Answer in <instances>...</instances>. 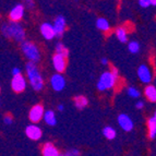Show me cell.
<instances>
[{
  "label": "cell",
  "mask_w": 156,
  "mask_h": 156,
  "mask_svg": "<svg viewBox=\"0 0 156 156\" xmlns=\"http://www.w3.org/2000/svg\"><path fill=\"white\" fill-rule=\"evenodd\" d=\"M3 122H5V125H7V126H10V125H12V122H13V117L11 116L10 114H7L3 117Z\"/></svg>",
  "instance_id": "28"
},
{
  "label": "cell",
  "mask_w": 156,
  "mask_h": 156,
  "mask_svg": "<svg viewBox=\"0 0 156 156\" xmlns=\"http://www.w3.org/2000/svg\"><path fill=\"white\" fill-rule=\"evenodd\" d=\"M81 152L79 151L78 148H72V150H68V151L60 153L59 156H80Z\"/></svg>",
  "instance_id": "26"
},
{
  "label": "cell",
  "mask_w": 156,
  "mask_h": 156,
  "mask_svg": "<svg viewBox=\"0 0 156 156\" xmlns=\"http://www.w3.org/2000/svg\"><path fill=\"white\" fill-rule=\"evenodd\" d=\"M103 135L105 136V139L112 141L117 136V131L115 130L112 127H110V126H107V127H105L103 129Z\"/></svg>",
  "instance_id": "23"
},
{
  "label": "cell",
  "mask_w": 156,
  "mask_h": 156,
  "mask_svg": "<svg viewBox=\"0 0 156 156\" xmlns=\"http://www.w3.org/2000/svg\"><path fill=\"white\" fill-rule=\"evenodd\" d=\"M25 72H26V78L29 80V83L32 89L35 92L43 91L45 86V80L38 66L36 63L29 62L27 61L25 63Z\"/></svg>",
  "instance_id": "2"
},
{
  "label": "cell",
  "mask_w": 156,
  "mask_h": 156,
  "mask_svg": "<svg viewBox=\"0 0 156 156\" xmlns=\"http://www.w3.org/2000/svg\"><path fill=\"white\" fill-rule=\"evenodd\" d=\"M147 136L150 140H155L156 138V114L147 118Z\"/></svg>",
  "instance_id": "15"
},
{
  "label": "cell",
  "mask_w": 156,
  "mask_h": 156,
  "mask_svg": "<svg viewBox=\"0 0 156 156\" xmlns=\"http://www.w3.org/2000/svg\"><path fill=\"white\" fill-rule=\"evenodd\" d=\"M57 110L58 112H63V110H65V106H63L62 104H59L57 106Z\"/></svg>",
  "instance_id": "33"
},
{
  "label": "cell",
  "mask_w": 156,
  "mask_h": 156,
  "mask_svg": "<svg viewBox=\"0 0 156 156\" xmlns=\"http://www.w3.org/2000/svg\"><path fill=\"white\" fill-rule=\"evenodd\" d=\"M25 14V7L23 3H16L8 14L10 22H21Z\"/></svg>",
  "instance_id": "8"
},
{
  "label": "cell",
  "mask_w": 156,
  "mask_h": 156,
  "mask_svg": "<svg viewBox=\"0 0 156 156\" xmlns=\"http://www.w3.org/2000/svg\"><path fill=\"white\" fill-rule=\"evenodd\" d=\"M101 66H108L109 65V60L107 59L106 57H103L101 60Z\"/></svg>",
  "instance_id": "32"
},
{
  "label": "cell",
  "mask_w": 156,
  "mask_h": 156,
  "mask_svg": "<svg viewBox=\"0 0 156 156\" xmlns=\"http://www.w3.org/2000/svg\"><path fill=\"white\" fill-rule=\"evenodd\" d=\"M51 62L56 73H61L62 74L66 71V69H67V63H68L67 58L62 57V56L55 54L51 58Z\"/></svg>",
  "instance_id": "13"
},
{
  "label": "cell",
  "mask_w": 156,
  "mask_h": 156,
  "mask_svg": "<svg viewBox=\"0 0 156 156\" xmlns=\"http://www.w3.org/2000/svg\"><path fill=\"white\" fill-rule=\"evenodd\" d=\"M60 151L58 147L51 142H46L42 147L43 156H59Z\"/></svg>",
  "instance_id": "16"
},
{
  "label": "cell",
  "mask_w": 156,
  "mask_h": 156,
  "mask_svg": "<svg viewBox=\"0 0 156 156\" xmlns=\"http://www.w3.org/2000/svg\"><path fill=\"white\" fill-rule=\"evenodd\" d=\"M22 2L24 5L25 8H29V9H34L35 8V2H34V0H21Z\"/></svg>",
  "instance_id": "27"
},
{
  "label": "cell",
  "mask_w": 156,
  "mask_h": 156,
  "mask_svg": "<svg viewBox=\"0 0 156 156\" xmlns=\"http://www.w3.org/2000/svg\"><path fill=\"white\" fill-rule=\"evenodd\" d=\"M0 92H1V87H0Z\"/></svg>",
  "instance_id": "35"
},
{
  "label": "cell",
  "mask_w": 156,
  "mask_h": 156,
  "mask_svg": "<svg viewBox=\"0 0 156 156\" xmlns=\"http://www.w3.org/2000/svg\"><path fill=\"white\" fill-rule=\"evenodd\" d=\"M117 122L119 125V127L122 129L126 132H130L133 130L134 128V122L133 120L131 119V117L127 114H120L118 115L117 117Z\"/></svg>",
  "instance_id": "12"
},
{
  "label": "cell",
  "mask_w": 156,
  "mask_h": 156,
  "mask_svg": "<svg viewBox=\"0 0 156 156\" xmlns=\"http://www.w3.org/2000/svg\"><path fill=\"white\" fill-rule=\"evenodd\" d=\"M0 18H1V16H0Z\"/></svg>",
  "instance_id": "36"
},
{
  "label": "cell",
  "mask_w": 156,
  "mask_h": 156,
  "mask_svg": "<svg viewBox=\"0 0 156 156\" xmlns=\"http://www.w3.org/2000/svg\"><path fill=\"white\" fill-rule=\"evenodd\" d=\"M128 34H129L128 33V30L126 29L125 26H119L115 31V35H116L117 39L120 43H122V44L128 43Z\"/></svg>",
  "instance_id": "21"
},
{
  "label": "cell",
  "mask_w": 156,
  "mask_h": 156,
  "mask_svg": "<svg viewBox=\"0 0 156 156\" xmlns=\"http://www.w3.org/2000/svg\"><path fill=\"white\" fill-rule=\"evenodd\" d=\"M25 134L26 136L32 141H38L43 136V130L38 125L31 123L25 128Z\"/></svg>",
  "instance_id": "11"
},
{
  "label": "cell",
  "mask_w": 156,
  "mask_h": 156,
  "mask_svg": "<svg viewBox=\"0 0 156 156\" xmlns=\"http://www.w3.org/2000/svg\"><path fill=\"white\" fill-rule=\"evenodd\" d=\"M143 94L144 96H145V98L147 99L150 103H152V104H154L156 101V86L154 85V84H147V85H145V87H144L143 90Z\"/></svg>",
  "instance_id": "17"
},
{
  "label": "cell",
  "mask_w": 156,
  "mask_h": 156,
  "mask_svg": "<svg viewBox=\"0 0 156 156\" xmlns=\"http://www.w3.org/2000/svg\"><path fill=\"white\" fill-rule=\"evenodd\" d=\"M21 51L29 62L38 63L42 60V51L35 43L32 41H23L21 43Z\"/></svg>",
  "instance_id": "3"
},
{
  "label": "cell",
  "mask_w": 156,
  "mask_h": 156,
  "mask_svg": "<svg viewBox=\"0 0 156 156\" xmlns=\"http://www.w3.org/2000/svg\"><path fill=\"white\" fill-rule=\"evenodd\" d=\"M136 74H138V78H139V80H140L141 83L145 84V85L151 84L152 81H153V79H154L153 70H152L147 65L139 66L138 70H136Z\"/></svg>",
  "instance_id": "5"
},
{
  "label": "cell",
  "mask_w": 156,
  "mask_h": 156,
  "mask_svg": "<svg viewBox=\"0 0 156 156\" xmlns=\"http://www.w3.org/2000/svg\"><path fill=\"white\" fill-rule=\"evenodd\" d=\"M21 73H22V71L19 67H14L12 69V76H18V74H21Z\"/></svg>",
  "instance_id": "31"
},
{
  "label": "cell",
  "mask_w": 156,
  "mask_h": 156,
  "mask_svg": "<svg viewBox=\"0 0 156 156\" xmlns=\"http://www.w3.org/2000/svg\"><path fill=\"white\" fill-rule=\"evenodd\" d=\"M139 5H140L141 8L143 9H147L150 8L151 5H150V1L148 0H139Z\"/></svg>",
  "instance_id": "29"
},
{
  "label": "cell",
  "mask_w": 156,
  "mask_h": 156,
  "mask_svg": "<svg viewBox=\"0 0 156 156\" xmlns=\"http://www.w3.org/2000/svg\"><path fill=\"white\" fill-rule=\"evenodd\" d=\"M39 32L42 34V36L46 41H52L56 38V34L52 27V24L49 22H44L39 26Z\"/></svg>",
  "instance_id": "14"
},
{
  "label": "cell",
  "mask_w": 156,
  "mask_h": 156,
  "mask_svg": "<svg viewBox=\"0 0 156 156\" xmlns=\"http://www.w3.org/2000/svg\"><path fill=\"white\" fill-rule=\"evenodd\" d=\"M73 103H74V106L79 110H83L84 108L89 106V99L84 95H76V96H74L73 97Z\"/></svg>",
  "instance_id": "19"
},
{
  "label": "cell",
  "mask_w": 156,
  "mask_h": 156,
  "mask_svg": "<svg viewBox=\"0 0 156 156\" xmlns=\"http://www.w3.org/2000/svg\"><path fill=\"white\" fill-rule=\"evenodd\" d=\"M45 112V107L42 104H36L32 106V108L29 112V119L32 123L37 125L43 120V116Z\"/></svg>",
  "instance_id": "7"
},
{
  "label": "cell",
  "mask_w": 156,
  "mask_h": 156,
  "mask_svg": "<svg viewBox=\"0 0 156 156\" xmlns=\"http://www.w3.org/2000/svg\"><path fill=\"white\" fill-rule=\"evenodd\" d=\"M127 94L131 98H139L141 96V92L135 86H129L127 89Z\"/></svg>",
  "instance_id": "25"
},
{
  "label": "cell",
  "mask_w": 156,
  "mask_h": 156,
  "mask_svg": "<svg viewBox=\"0 0 156 156\" xmlns=\"http://www.w3.org/2000/svg\"><path fill=\"white\" fill-rule=\"evenodd\" d=\"M55 54L62 56V57H65V58H67V59H68V57H69V55H70V51H69L68 47L66 46L63 43L58 42L57 44H56V46H55Z\"/></svg>",
  "instance_id": "22"
},
{
  "label": "cell",
  "mask_w": 156,
  "mask_h": 156,
  "mask_svg": "<svg viewBox=\"0 0 156 156\" xmlns=\"http://www.w3.org/2000/svg\"><path fill=\"white\" fill-rule=\"evenodd\" d=\"M141 49V45L138 41H130L128 42V50L130 54H139Z\"/></svg>",
  "instance_id": "24"
},
{
  "label": "cell",
  "mask_w": 156,
  "mask_h": 156,
  "mask_svg": "<svg viewBox=\"0 0 156 156\" xmlns=\"http://www.w3.org/2000/svg\"><path fill=\"white\" fill-rule=\"evenodd\" d=\"M135 108L139 110L143 109L144 108V101H138L136 103H135Z\"/></svg>",
  "instance_id": "30"
},
{
  "label": "cell",
  "mask_w": 156,
  "mask_h": 156,
  "mask_svg": "<svg viewBox=\"0 0 156 156\" xmlns=\"http://www.w3.org/2000/svg\"><path fill=\"white\" fill-rule=\"evenodd\" d=\"M119 76H114L110 71H105L101 74L97 81L96 87L99 92H106L109 90H114L117 86Z\"/></svg>",
  "instance_id": "4"
},
{
  "label": "cell",
  "mask_w": 156,
  "mask_h": 156,
  "mask_svg": "<svg viewBox=\"0 0 156 156\" xmlns=\"http://www.w3.org/2000/svg\"><path fill=\"white\" fill-rule=\"evenodd\" d=\"M148 1H150V5H152V7L156 5V0H148Z\"/></svg>",
  "instance_id": "34"
},
{
  "label": "cell",
  "mask_w": 156,
  "mask_h": 156,
  "mask_svg": "<svg viewBox=\"0 0 156 156\" xmlns=\"http://www.w3.org/2000/svg\"><path fill=\"white\" fill-rule=\"evenodd\" d=\"M95 24H96L97 29H98L99 31L104 32V33H108V32H110V30H112L109 21L105 18H98L96 20V23Z\"/></svg>",
  "instance_id": "20"
},
{
  "label": "cell",
  "mask_w": 156,
  "mask_h": 156,
  "mask_svg": "<svg viewBox=\"0 0 156 156\" xmlns=\"http://www.w3.org/2000/svg\"><path fill=\"white\" fill-rule=\"evenodd\" d=\"M49 83L51 89L55 92H61L65 90L66 87V78L61 74V73H54L51 76H50Z\"/></svg>",
  "instance_id": "9"
},
{
  "label": "cell",
  "mask_w": 156,
  "mask_h": 156,
  "mask_svg": "<svg viewBox=\"0 0 156 156\" xmlns=\"http://www.w3.org/2000/svg\"><path fill=\"white\" fill-rule=\"evenodd\" d=\"M52 24V27H54V31H55L56 37L58 38H61L65 34L66 30H67V20L63 16H56L55 21Z\"/></svg>",
  "instance_id": "10"
},
{
  "label": "cell",
  "mask_w": 156,
  "mask_h": 156,
  "mask_svg": "<svg viewBox=\"0 0 156 156\" xmlns=\"http://www.w3.org/2000/svg\"><path fill=\"white\" fill-rule=\"evenodd\" d=\"M26 87H27V80L22 73L12 76V79H11V90L14 93H22V92L25 91Z\"/></svg>",
  "instance_id": "6"
},
{
  "label": "cell",
  "mask_w": 156,
  "mask_h": 156,
  "mask_svg": "<svg viewBox=\"0 0 156 156\" xmlns=\"http://www.w3.org/2000/svg\"><path fill=\"white\" fill-rule=\"evenodd\" d=\"M0 32L5 38L12 39L16 43L21 44L26 39V31L21 22H5L0 26Z\"/></svg>",
  "instance_id": "1"
},
{
  "label": "cell",
  "mask_w": 156,
  "mask_h": 156,
  "mask_svg": "<svg viewBox=\"0 0 156 156\" xmlns=\"http://www.w3.org/2000/svg\"><path fill=\"white\" fill-rule=\"evenodd\" d=\"M43 120H44L47 126H50V127H54V126L57 125V117H56L55 112L51 109L45 110Z\"/></svg>",
  "instance_id": "18"
}]
</instances>
